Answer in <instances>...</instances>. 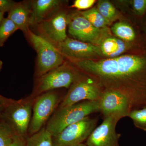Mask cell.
Here are the masks:
<instances>
[{
    "instance_id": "cell-19",
    "label": "cell",
    "mask_w": 146,
    "mask_h": 146,
    "mask_svg": "<svg viewBox=\"0 0 146 146\" xmlns=\"http://www.w3.org/2000/svg\"><path fill=\"white\" fill-rule=\"evenodd\" d=\"M80 14L97 28L104 29L110 24L99 12L97 8H93L82 11L80 12Z\"/></svg>"
},
{
    "instance_id": "cell-16",
    "label": "cell",
    "mask_w": 146,
    "mask_h": 146,
    "mask_svg": "<svg viewBox=\"0 0 146 146\" xmlns=\"http://www.w3.org/2000/svg\"><path fill=\"white\" fill-rule=\"evenodd\" d=\"M130 47V45L121 39L110 37L102 40L100 48L102 54L110 58H113L120 56Z\"/></svg>"
},
{
    "instance_id": "cell-18",
    "label": "cell",
    "mask_w": 146,
    "mask_h": 146,
    "mask_svg": "<svg viewBox=\"0 0 146 146\" xmlns=\"http://www.w3.org/2000/svg\"><path fill=\"white\" fill-rule=\"evenodd\" d=\"M26 146H53L52 136L46 127L42 128L27 138Z\"/></svg>"
},
{
    "instance_id": "cell-8",
    "label": "cell",
    "mask_w": 146,
    "mask_h": 146,
    "mask_svg": "<svg viewBox=\"0 0 146 146\" xmlns=\"http://www.w3.org/2000/svg\"><path fill=\"white\" fill-rule=\"evenodd\" d=\"M68 15L60 9L42 21L35 27L39 35L48 40L56 47L67 39Z\"/></svg>"
},
{
    "instance_id": "cell-20",
    "label": "cell",
    "mask_w": 146,
    "mask_h": 146,
    "mask_svg": "<svg viewBox=\"0 0 146 146\" xmlns=\"http://www.w3.org/2000/svg\"><path fill=\"white\" fill-rule=\"evenodd\" d=\"M18 30L13 21L8 18H4L0 24V47L3 46L9 37Z\"/></svg>"
},
{
    "instance_id": "cell-10",
    "label": "cell",
    "mask_w": 146,
    "mask_h": 146,
    "mask_svg": "<svg viewBox=\"0 0 146 146\" xmlns=\"http://www.w3.org/2000/svg\"><path fill=\"white\" fill-rule=\"evenodd\" d=\"M99 103L100 111L104 118L113 117L119 121L123 118L128 117L131 110L127 99L117 91H103Z\"/></svg>"
},
{
    "instance_id": "cell-12",
    "label": "cell",
    "mask_w": 146,
    "mask_h": 146,
    "mask_svg": "<svg viewBox=\"0 0 146 146\" xmlns=\"http://www.w3.org/2000/svg\"><path fill=\"white\" fill-rule=\"evenodd\" d=\"M119 121L113 117L104 118L102 123L90 134L85 144L87 146H120L121 134L116 131Z\"/></svg>"
},
{
    "instance_id": "cell-26",
    "label": "cell",
    "mask_w": 146,
    "mask_h": 146,
    "mask_svg": "<svg viewBox=\"0 0 146 146\" xmlns=\"http://www.w3.org/2000/svg\"><path fill=\"white\" fill-rule=\"evenodd\" d=\"M15 3L11 0H0V12L4 13L9 12Z\"/></svg>"
},
{
    "instance_id": "cell-23",
    "label": "cell",
    "mask_w": 146,
    "mask_h": 146,
    "mask_svg": "<svg viewBox=\"0 0 146 146\" xmlns=\"http://www.w3.org/2000/svg\"><path fill=\"white\" fill-rule=\"evenodd\" d=\"M16 135L14 131L2 120L0 121V146H8Z\"/></svg>"
},
{
    "instance_id": "cell-30",
    "label": "cell",
    "mask_w": 146,
    "mask_h": 146,
    "mask_svg": "<svg viewBox=\"0 0 146 146\" xmlns=\"http://www.w3.org/2000/svg\"><path fill=\"white\" fill-rule=\"evenodd\" d=\"M7 98H6L5 97L3 96H1V95H0V100H6L7 99Z\"/></svg>"
},
{
    "instance_id": "cell-11",
    "label": "cell",
    "mask_w": 146,
    "mask_h": 146,
    "mask_svg": "<svg viewBox=\"0 0 146 146\" xmlns=\"http://www.w3.org/2000/svg\"><path fill=\"white\" fill-rule=\"evenodd\" d=\"M103 91L89 80L82 78L70 87L58 108H63L83 101H98Z\"/></svg>"
},
{
    "instance_id": "cell-2",
    "label": "cell",
    "mask_w": 146,
    "mask_h": 146,
    "mask_svg": "<svg viewBox=\"0 0 146 146\" xmlns=\"http://www.w3.org/2000/svg\"><path fill=\"white\" fill-rule=\"evenodd\" d=\"M100 111L98 101H83L70 106L58 108L47 123L46 128L52 136L68 126Z\"/></svg>"
},
{
    "instance_id": "cell-3",
    "label": "cell",
    "mask_w": 146,
    "mask_h": 146,
    "mask_svg": "<svg viewBox=\"0 0 146 146\" xmlns=\"http://www.w3.org/2000/svg\"><path fill=\"white\" fill-rule=\"evenodd\" d=\"M35 99L29 96L18 100L11 99L4 108L1 120L11 128L17 136L25 138L28 136Z\"/></svg>"
},
{
    "instance_id": "cell-22",
    "label": "cell",
    "mask_w": 146,
    "mask_h": 146,
    "mask_svg": "<svg viewBox=\"0 0 146 146\" xmlns=\"http://www.w3.org/2000/svg\"><path fill=\"white\" fill-rule=\"evenodd\" d=\"M128 117L132 120L136 127L146 131V106L131 110Z\"/></svg>"
},
{
    "instance_id": "cell-31",
    "label": "cell",
    "mask_w": 146,
    "mask_h": 146,
    "mask_svg": "<svg viewBox=\"0 0 146 146\" xmlns=\"http://www.w3.org/2000/svg\"><path fill=\"white\" fill-rule=\"evenodd\" d=\"M3 64V63L2 61L1 60H0V71H1V70L2 69V68Z\"/></svg>"
},
{
    "instance_id": "cell-4",
    "label": "cell",
    "mask_w": 146,
    "mask_h": 146,
    "mask_svg": "<svg viewBox=\"0 0 146 146\" xmlns=\"http://www.w3.org/2000/svg\"><path fill=\"white\" fill-rule=\"evenodd\" d=\"M26 36L37 53L35 75H44L64 63V56L51 43L30 29Z\"/></svg>"
},
{
    "instance_id": "cell-21",
    "label": "cell",
    "mask_w": 146,
    "mask_h": 146,
    "mask_svg": "<svg viewBox=\"0 0 146 146\" xmlns=\"http://www.w3.org/2000/svg\"><path fill=\"white\" fill-rule=\"evenodd\" d=\"M97 9L110 24L117 16V11L115 7L108 1H100Z\"/></svg>"
},
{
    "instance_id": "cell-27",
    "label": "cell",
    "mask_w": 146,
    "mask_h": 146,
    "mask_svg": "<svg viewBox=\"0 0 146 146\" xmlns=\"http://www.w3.org/2000/svg\"><path fill=\"white\" fill-rule=\"evenodd\" d=\"M26 139L16 135L12 143L8 146H26Z\"/></svg>"
},
{
    "instance_id": "cell-24",
    "label": "cell",
    "mask_w": 146,
    "mask_h": 146,
    "mask_svg": "<svg viewBox=\"0 0 146 146\" xmlns=\"http://www.w3.org/2000/svg\"><path fill=\"white\" fill-rule=\"evenodd\" d=\"M129 3L136 16L142 17L146 13V0H132Z\"/></svg>"
},
{
    "instance_id": "cell-7",
    "label": "cell",
    "mask_w": 146,
    "mask_h": 146,
    "mask_svg": "<svg viewBox=\"0 0 146 146\" xmlns=\"http://www.w3.org/2000/svg\"><path fill=\"white\" fill-rule=\"evenodd\" d=\"M98 120V118L87 117L68 126L52 136L53 146H75L83 143L96 128Z\"/></svg>"
},
{
    "instance_id": "cell-5",
    "label": "cell",
    "mask_w": 146,
    "mask_h": 146,
    "mask_svg": "<svg viewBox=\"0 0 146 146\" xmlns=\"http://www.w3.org/2000/svg\"><path fill=\"white\" fill-rule=\"evenodd\" d=\"M82 77L75 69L63 64L36 78L30 96L35 98L41 94L60 88H69Z\"/></svg>"
},
{
    "instance_id": "cell-9",
    "label": "cell",
    "mask_w": 146,
    "mask_h": 146,
    "mask_svg": "<svg viewBox=\"0 0 146 146\" xmlns=\"http://www.w3.org/2000/svg\"><path fill=\"white\" fill-rule=\"evenodd\" d=\"M68 32L73 39L96 45L103 40V30L94 27L81 14L68 16Z\"/></svg>"
},
{
    "instance_id": "cell-25",
    "label": "cell",
    "mask_w": 146,
    "mask_h": 146,
    "mask_svg": "<svg viewBox=\"0 0 146 146\" xmlns=\"http://www.w3.org/2000/svg\"><path fill=\"white\" fill-rule=\"evenodd\" d=\"M96 1V0H76L71 7L78 10L89 9L93 6Z\"/></svg>"
},
{
    "instance_id": "cell-6",
    "label": "cell",
    "mask_w": 146,
    "mask_h": 146,
    "mask_svg": "<svg viewBox=\"0 0 146 146\" xmlns=\"http://www.w3.org/2000/svg\"><path fill=\"white\" fill-rule=\"evenodd\" d=\"M62 100L60 94L55 90L48 91L35 98L29 128L28 136L42 129Z\"/></svg>"
},
{
    "instance_id": "cell-13",
    "label": "cell",
    "mask_w": 146,
    "mask_h": 146,
    "mask_svg": "<svg viewBox=\"0 0 146 146\" xmlns=\"http://www.w3.org/2000/svg\"><path fill=\"white\" fill-rule=\"evenodd\" d=\"M56 48L63 56L71 59H87L102 54L100 47L97 45L68 37L63 42L58 44Z\"/></svg>"
},
{
    "instance_id": "cell-17",
    "label": "cell",
    "mask_w": 146,
    "mask_h": 146,
    "mask_svg": "<svg viewBox=\"0 0 146 146\" xmlns=\"http://www.w3.org/2000/svg\"><path fill=\"white\" fill-rule=\"evenodd\" d=\"M111 31L116 36L125 42L130 43L138 42L139 35L138 32L129 24L118 22L112 26Z\"/></svg>"
},
{
    "instance_id": "cell-1",
    "label": "cell",
    "mask_w": 146,
    "mask_h": 146,
    "mask_svg": "<svg viewBox=\"0 0 146 146\" xmlns=\"http://www.w3.org/2000/svg\"><path fill=\"white\" fill-rule=\"evenodd\" d=\"M72 59L78 68L98 78L104 91L125 96L131 109L146 106V52L98 61Z\"/></svg>"
},
{
    "instance_id": "cell-14",
    "label": "cell",
    "mask_w": 146,
    "mask_h": 146,
    "mask_svg": "<svg viewBox=\"0 0 146 146\" xmlns=\"http://www.w3.org/2000/svg\"><path fill=\"white\" fill-rule=\"evenodd\" d=\"M28 2L31 12L30 27H35L61 9L63 2L60 0H33Z\"/></svg>"
},
{
    "instance_id": "cell-15",
    "label": "cell",
    "mask_w": 146,
    "mask_h": 146,
    "mask_svg": "<svg viewBox=\"0 0 146 146\" xmlns=\"http://www.w3.org/2000/svg\"><path fill=\"white\" fill-rule=\"evenodd\" d=\"M30 8L27 1L16 2L8 12L7 18L13 21L25 35H26L30 29Z\"/></svg>"
},
{
    "instance_id": "cell-29",
    "label": "cell",
    "mask_w": 146,
    "mask_h": 146,
    "mask_svg": "<svg viewBox=\"0 0 146 146\" xmlns=\"http://www.w3.org/2000/svg\"><path fill=\"white\" fill-rule=\"evenodd\" d=\"M4 13L0 12V24H1L2 21L4 18Z\"/></svg>"
},
{
    "instance_id": "cell-28",
    "label": "cell",
    "mask_w": 146,
    "mask_h": 146,
    "mask_svg": "<svg viewBox=\"0 0 146 146\" xmlns=\"http://www.w3.org/2000/svg\"><path fill=\"white\" fill-rule=\"evenodd\" d=\"M11 100L10 99L8 98L6 100H0V121L1 120L2 114L4 108L5 106L8 103L10 102Z\"/></svg>"
},
{
    "instance_id": "cell-32",
    "label": "cell",
    "mask_w": 146,
    "mask_h": 146,
    "mask_svg": "<svg viewBox=\"0 0 146 146\" xmlns=\"http://www.w3.org/2000/svg\"><path fill=\"white\" fill-rule=\"evenodd\" d=\"M87 146L86 145V144H84L83 143H82V144H80V145H76V146Z\"/></svg>"
}]
</instances>
